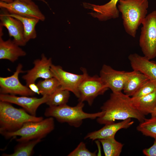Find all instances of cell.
I'll return each instance as SVG.
<instances>
[{"label": "cell", "mask_w": 156, "mask_h": 156, "mask_svg": "<svg viewBox=\"0 0 156 156\" xmlns=\"http://www.w3.org/2000/svg\"><path fill=\"white\" fill-rule=\"evenodd\" d=\"M103 114L96 119L97 122L105 125L114 122L116 120H124L134 118L140 122L145 116L134 106L131 97L122 92H112L109 98L101 107Z\"/></svg>", "instance_id": "6da1fadb"}, {"label": "cell", "mask_w": 156, "mask_h": 156, "mask_svg": "<svg viewBox=\"0 0 156 156\" xmlns=\"http://www.w3.org/2000/svg\"><path fill=\"white\" fill-rule=\"evenodd\" d=\"M117 8L121 14L126 32L135 38L137 30L147 16L148 0H119Z\"/></svg>", "instance_id": "7a4b0ae2"}, {"label": "cell", "mask_w": 156, "mask_h": 156, "mask_svg": "<svg viewBox=\"0 0 156 156\" xmlns=\"http://www.w3.org/2000/svg\"><path fill=\"white\" fill-rule=\"evenodd\" d=\"M84 104L79 102L77 105L71 106L66 104L57 106H49L45 110V116L55 118L61 123H66L75 127H79L83 120L86 119H94L102 116V111L94 113L85 112L83 110Z\"/></svg>", "instance_id": "3957f363"}, {"label": "cell", "mask_w": 156, "mask_h": 156, "mask_svg": "<svg viewBox=\"0 0 156 156\" xmlns=\"http://www.w3.org/2000/svg\"><path fill=\"white\" fill-rule=\"evenodd\" d=\"M6 102L0 101V132H13L20 128L26 122L43 119L27 113L24 109L14 107Z\"/></svg>", "instance_id": "277c9868"}, {"label": "cell", "mask_w": 156, "mask_h": 156, "mask_svg": "<svg viewBox=\"0 0 156 156\" xmlns=\"http://www.w3.org/2000/svg\"><path fill=\"white\" fill-rule=\"evenodd\" d=\"M54 118L48 117L38 122H29L24 123L18 130L5 132L1 134L7 138L19 136L17 139L19 142L37 139H42L54 129Z\"/></svg>", "instance_id": "5b68a950"}, {"label": "cell", "mask_w": 156, "mask_h": 156, "mask_svg": "<svg viewBox=\"0 0 156 156\" xmlns=\"http://www.w3.org/2000/svg\"><path fill=\"white\" fill-rule=\"evenodd\" d=\"M142 24L139 45L144 56L151 60L156 57V10L148 14Z\"/></svg>", "instance_id": "8992f818"}, {"label": "cell", "mask_w": 156, "mask_h": 156, "mask_svg": "<svg viewBox=\"0 0 156 156\" xmlns=\"http://www.w3.org/2000/svg\"><path fill=\"white\" fill-rule=\"evenodd\" d=\"M108 89L100 76L97 75L90 76L87 71L78 87L79 102L86 101L91 106L95 98L103 94Z\"/></svg>", "instance_id": "52a82bcc"}, {"label": "cell", "mask_w": 156, "mask_h": 156, "mask_svg": "<svg viewBox=\"0 0 156 156\" xmlns=\"http://www.w3.org/2000/svg\"><path fill=\"white\" fill-rule=\"evenodd\" d=\"M80 69L83 73L80 75L68 72L64 70L61 66L53 64L51 66L50 70L53 77L57 80L61 87L72 92L78 98L79 97L78 87L84 79L87 71L84 68L82 67Z\"/></svg>", "instance_id": "ba28073f"}, {"label": "cell", "mask_w": 156, "mask_h": 156, "mask_svg": "<svg viewBox=\"0 0 156 156\" xmlns=\"http://www.w3.org/2000/svg\"><path fill=\"white\" fill-rule=\"evenodd\" d=\"M23 66L19 64L15 71L12 75L7 77H0V92L1 94H18L23 96H33L36 93L27 86L22 84L18 79L19 75L25 72Z\"/></svg>", "instance_id": "9c48e42d"}, {"label": "cell", "mask_w": 156, "mask_h": 156, "mask_svg": "<svg viewBox=\"0 0 156 156\" xmlns=\"http://www.w3.org/2000/svg\"><path fill=\"white\" fill-rule=\"evenodd\" d=\"M134 72L116 70L111 66L104 64L100 73L102 81L113 92H122L128 78Z\"/></svg>", "instance_id": "30bf717a"}, {"label": "cell", "mask_w": 156, "mask_h": 156, "mask_svg": "<svg viewBox=\"0 0 156 156\" xmlns=\"http://www.w3.org/2000/svg\"><path fill=\"white\" fill-rule=\"evenodd\" d=\"M0 8L6 10L10 14L30 18H36L41 21L45 17L38 6L33 1H25L15 0L9 3L0 1Z\"/></svg>", "instance_id": "8fae6325"}, {"label": "cell", "mask_w": 156, "mask_h": 156, "mask_svg": "<svg viewBox=\"0 0 156 156\" xmlns=\"http://www.w3.org/2000/svg\"><path fill=\"white\" fill-rule=\"evenodd\" d=\"M34 67L27 71L22 78L25 80L26 86L28 87L31 83H35L39 78L47 79L53 77L50 68L52 63L51 58H47L44 54L41 55V58L35 60Z\"/></svg>", "instance_id": "7c38bea8"}, {"label": "cell", "mask_w": 156, "mask_h": 156, "mask_svg": "<svg viewBox=\"0 0 156 156\" xmlns=\"http://www.w3.org/2000/svg\"><path fill=\"white\" fill-rule=\"evenodd\" d=\"M49 95L42 96L40 98L29 97L27 96H16L14 95L1 94L0 100L18 105L23 107L31 115L36 116V112L38 107L41 104L46 103Z\"/></svg>", "instance_id": "4fadbf2b"}, {"label": "cell", "mask_w": 156, "mask_h": 156, "mask_svg": "<svg viewBox=\"0 0 156 156\" xmlns=\"http://www.w3.org/2000/svg\"><path fill=\"white\" fill-rule=\"evenodd\" d=\"M0 25L5 27L9 35L13 38L14 41L18 45L25 46L26 44L24 37L23 24L21 21L9 15L5 9L1 8Z\"/></svg>", "instance_id": "5bb4252c"}, {"label": "cell", "mask_w": 156, "mask_h": 156, "mask_svg": "<svg viewBox=\"0 0 156 156\" xmlns=\"http://www.w3.org/2000/svg\"><path fill=\"white\" fill-rule=\"evenodd\" d=\"M128 58L133 70L144 74L156 84V62L136 53L129 55Z\"/></svg>", "instance_id": "9a60e30c"}, {"label": "cell", "mask_w": 156, "mask_h": 156, "mask_svg": "<svg viewBox=\"0 0 156 156\" xmlns=\"http://www.w3.org/2000/svg\"><path fill=\"white\" fill-rule=\"evenodd\" d=\"M133 123L131 118H129L118 122L106 124L101 129L88 133L84 139H88L93 141L115 136L119 130L127 129Z\"/></svg>", "instance_id": "2e32d148"}, {"label": "cell", "mask_w": 156, "mask_h": 156, "mask_svg": "<svg viewBox=\"0 0 156 156\" xmlns=\"http://www.w3.org/2000/svg\"><path fill=\"white\" fill-rule=\"evenodd\" d=\"M3 27L0 25V59L9 60L13 62L19 57L25 56L26 52L10 39L4 40L2 36Z\"/></svg>", "instance_id": "e0dca14e"}, {"label": "cell", "mask_w": 156, "mask_h": 156, "mask_svg": "<svg viewBox=\"0 0 156 156\" xmlns=\"http://www.w3.org/2000/svg\"><path fill=\"white\" fill-rule=\"evenodd\" d=\"M119 0H111L108 3L101 5L88 3V6L93 12L90 14L94 17L101 21H105L118 17L119 12L117 6Z\"/></svg>", "instance_id": "ac0fdd59"}, {"label": "cell", "mask_w": 156, "mask_h": 156, "mask_svg": "<svg viewBox=\"0 0 156 156\" xmlns=\"http://www.w3.org/2000/svg\"><path fill=\"white\" fill-rule=\"evenodd\" d=\"M148 80L144 74L134 70L133 73L128 78L125 83L123 90L124 93L132 96Z\"/></svg>", "instance_id": "d6986e66"}, {"label": "cell", "mask_w": 156, "mask_h": 156, "mask_svg": "<svg viewBox=\"0 0 156 156\" xmlns=\"http://www.w3.org/2000/svg\"><path fill=\"white\" fill-rule=\"evenodd\" d=\"M131 99L135 107L145 116L151 114L156 106V90L139 99Z\"/></svg>", "instance_id": "ffe728a7"}, {"label": "cell", "mask_w": 156, "mask_h": 156, "mask_svg": "<svg viewBox=\"0 0 156 156\" xmlns=\"http://www.w3.org/2000/svg\"><path fill=\"white\" fill-rule=\"evenodd\" d=\"M9 15L20 20L22 23L24 28V37L27 42L30 40L34 39L37 37L35 26L40 21L36 18H30L20 16L17 15L10 14Z\"/></svg>", "instance_id": "44dd1931"}, {"label": "cell", "mask_w": 156, "mask_h": 156, "mask_svg": "<svg viewBox=\"0 0 156 156\" xmlns=\"http://www.w3.org/2000/svg\"><path fill=\"white\" fill-rule=\"evenodd\" d=\"M101 143L105 156H119L123 146L121 143L117 141L115 136L99 140Z\"/></svg>", "instance_id": "7402d4cb"}, {"label": "cell", "mask_w": 156, "mask_h": 156, "mask_svg": "<svg viewBox=\"0 0 156 156\" xmlns=\"http://www.w3.org/2000/svg\"><path fill=\"white\" fill-rule=\"evenodd\" d=\"M41 141L37 139L19 142L14 148V152L11 154H3L5 156H30L33 153L35 146Z\"/></svg>", "instance_id": "603a6c76"}, {"label": "cell", "mask_w": 156, "mask_h": 156, "mask_svg": "<svg viewBox=\"0 0 156 156\" xmlns=\"http://www.w3.org/2000/svg\"><path fill=\"white\" fill-rule=\"evenodd\" d=\"M70 97V91L61 86L49 95L46 103L49 106H57L66 104Z\"/></svg>", "instance_id": "cb8c5ba5"}, {"label": "cell", "mask_w": 156, "mask_h": 156, "mask_svg": "<svg viewBox=\"0 0 156 156\" xmlns=\"http://www.w3.org/2000/svg\"><path fill=\"white\" fill-rule=\"evenodd\" d=\"M37 85L40 94L42 96L50 95L61 86L58 81L54 77L40 81Z\"/></svg>", "instance_id": "d4e9b609"}, {"label": "cell", "mask_w": 156, "mask_h": 156, "mask_svg": "<svg viewBox=\"0 0 156 156\" xmlns=\"http://www.w3.org/2000/svg\"><path fill=\"white\" fill-rule=\"evenodd\" d=\"M137 129L144 135L156 139V117L145 118L137 127Z\"/></svg>", "instance_id": "484cf974"}, {"label": "cell", "mask_w": 156, "mask_h": 156, "mask_svg": "<svg viewBox=\"0 0 156 156\" xmlns=\"http://www.w3.org/2000/svg\"><path fill=\"white\" fill-rule=\"evenodd\" d=\"M156 90V84L148 80L131 96L132 99H139Z\"/></svg>", "instance_id": "4316f807"}, {"label": "cell", "mask_w": 156, "mask_h": 156, "mask_svg": "<svg viewBox=\"0 0 156 156\" xmlns=\"http://www.w3.org/2000/svg\"><path fill=\"white\" fill-rule=\"evenodd\" d=\"M96 151L91 152L86 148L85 144L81 142L76 148L70 152L68 156H96Z\"/></svg>", "instance_id": "83f0119b"}, {"label": "cell", "mask_w": 156, "mask_h": 156, "mask_svg": "<svg viewBox=\"0 0 156 156\" xmlns=\"http://www.w3.org/2000/svg\"><path fill=\"white\" fill-rule=\"evenodd\" d=\"M143 153L146 156H156V139L153 144L148 148H145L143 150Z\"/></svg>", "instance_id": "f1b7e54d"}, {"label": "cell", "mask_w": 156, "mask_h": 156, "mask_svg": "<svg viewBox=\"0 0 156 156\" xmlns=\"http://www.w3.org/2000/svg\"><path fill=\"white\" fill-rule=\"evenodd\" d=\"M28 87L33 92L38 94H40V92L38 88L35 83H31L28 86Z\"/></svg>", "instance_id": "f546056e"}, {"label": "cell", "mask_w": 156, "mask_h": 156, "mask_svg": "<svg viewBox=\"0 0 156 156\" xmlns=\"http://www.w3.org/2000/svg\"><path fill=\"white\" fill-rule=\"evenodd\" d=\"M151 117H156V106L150 114Z\"/></svg>", "instance_id": "4dcf8cb0"}, {"label": "cell", "mask_w": 156, "mask_h": 156, "mask_svg": "<svg viewBox=\"0 0 156 156\" xmlns=\"http://www.w3.org/2000/svg\"><path fill=\"white\" fill-rule=\"evenodd\" d=\"M18 0L25 1H33V0H36V1H41L47 4H48L47 1L45 0Z\"/></svg>", "instance_id": "1f68e13d"}, {"label": "cell", "mask_w": 156, "mask_h": 156, "mask_svg": "<svg viewBox=\"0 0 156 156\" xmlns=\"http://www.w3.org/2000/svg\"><path fill=\"white\" fill-rule=\"evenodd\" d=\"M1 1L4 2L8 3H11L14 0H0Z\"/></svg>", "instance_id": "d6a6232c"}]
</instances>
